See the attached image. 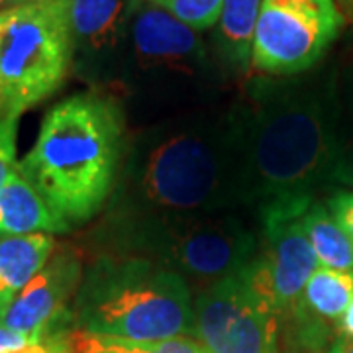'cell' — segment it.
I'll list each match as a JSON object with an SVG mask.
<instances>
[{
    "mask_svg": "<svg viewBox=\"0 0 353 353\" xmlns=\"http://www.w3.org/2000/svg\"><path fill=\"white\" fill-rule=\"evenodd\" d=\"M238 134L241 202L259 214L308 206L314 190L341 176L326 94L281 77H257L232 110Z\"/></svg>",
    "mask_w": 353,
    "mask_h": 353,
    "instance_id": "1",
    "label": "cell"
},
{
    "mask_svg": "<svg viewBox=\"0 0 353 353\" xmlns=\"http://www.w3.org/2000/svg\"><path fill=\"white\" fill-rule=\"evenodd\" d=\"M110 222L145 216L222 214L243 206L232 112L145 132L122 161Z\"/></svg>",
    "mask_w": 353,
    "mask_h": 353,
    "instance_id": "2",
    "label": "cell"
},
{
    "mask_svg": "<svg viewBox=\"0 0 353 353\" xmlns=\"http://www.w3.org/2000/svg\"><path fill=\"white\" fill-rule=\"evenodd\" d=\"M124 161V114L112 97L79 92L51 106L20 169L69 226L97 216Z\"/></svg>",
    "mask_w": 353,
    "mask_h": 353,
    "instance_id": "3",
    "label": "cell"
},
{
    "mask_svg": "<svg viewBox=\"0 0 353 353\" xmlns=\"http://www.w3.org/2000/svg\"><path fill=\"white\" fill-rule=\"evenodd\" d=\"M77 328L132 341L194 336L190 285L148 257L102 253L75 296Z\"/></svg>",
    "mask_w": 353,
    "mask_h": 353,
    "instance_id": "4",
    "label": "cell"
},
{
    "mask_svg": "<svg viewBox=\"0 0 353 353\" xmlns=\"http://www.w3.org/2000/svg\"><path fill=\"white\" fill-rule=\"evenodd\" d=\"M122 253L148 257L189 285L208 289L240 273L257 255V238L234 212L145 216L112 222Z\"/></svg>",
    "mask_w": 353,
    "mask_h": 353,
    "instance_id": "5",
    "label": "cell"
},
{
    "mask_svg": "<svg viewBox=\"0 0 353 353\" xmlns=\"http://www.w3.org/2000/svg\"><path fill=\"white\" fill-rule=\"evenodd\" d=\"M73 39L63 0H26L0 10V116L20 118L65 83Z\"/></svg>",
    "mask_w": 353,
    "mask_h": 353,
    "instance_id": "6",
    "label": "cell"
},
{
    "mask_svg": "<svg viewBox=\"0 0 353 353\" xmlns=\"http://www.w3.org/2000/svg\"><path fill=\"white\" fill-rule=\"evenodd\" d=\"M343 26L336 0H263L252 69L265 77L301 75L324 57Z\"/></svg>",
    "mask_w": 353,
    "mask_h": 353,
    "instance_id": "7",
    "label": "cell"
},
{
    "mask_svg": "<svg viewBox=\"0 0 353 353\" xmlns=\"http://www.w3.org/2000/svg\"><path fill=\"white\" fill-rule=\"evenodd\" d=\"M194 338L210 353H281L277 310L253 287L248 267L196 294Z\"/></svg>",
    "mask_w": 353,
    "mask_h": 353,
    "instance_id": "8",
    "label": "cell"
},
{
    "mask_svg": "<svg viewBox=\"0 0 353 353\" xmlns=\"http://www.w3.org/2000/svg\"><path fill=\"white\" fill-rule=\"evenodd\" d=\"M308 206H283L259 214L263 253H257L248 265V275L279 316L296 310L308 279L318 269L316 253L303 228V212Z\"/></svg>",
    "mask_w": 353,
    "mask_h": 353,
    "instance_id": "9",
    "label": "cell"
},
{
    "mask_svg": "<svg viewBox=\"0 0 353 353\" xmlns=\"http://www.w3.org/2000/svg\"><path fill=\"white\" fill-rule=\"evenodd\" d=\"M83 265L71 245H55V250L36 277L16 296L0 326L39 341L61 332L59 324L69 316V303L75 301Z\"/></svg>",
    "mask_w": 353,
    "mask_h": 353,
    "instance_id": "10",
    "label": "cell"
},
{
    "mask_svg": "<svg viewBox=\"0 0 353 353\" xmlns=\"http://www.w3.org/2000/svg\"><path fill=\"white\" fill-rule=\"evenodd\" d=\"M130 36L134 55L143 69L190 73L204 59L196 30L148 0H139L130 22Z\"/></svg>",
    "mask_w": 353,
    "mask_h": 353,
    "instance_id": "11",
    "label": "cell"
},
{
    "mask_svg": "<svg viewBox=\"0 0 353 353\" xmlns=\"http://www.w3.org/2000/svg\"><path fill=\"white\" fill-rule=\"evenodd\" d=\"M75 51L101 55L122 39L139 0H63Z\"/></svg>",
    "mask_w": 353,
    "mask_h": 353,
    "instance_id": "12",
    "label": "cell"
},
{
    "mask_svg": "<svg viewBox=\"0 0 353 353\" xmlns=\"http://www.w3.org/2000/svg\"><path fill=\"white\" fill-rule=\"evenodd\" d=\"M71 226L59 218L48 201L41 196L20 165L0 190V238L32 236V234H65Z\"/></svg>",
    "mask_w": 353,
    "mask_h": 353,
    "instance_id": "13",
    "label": "cell"
},
{
    "mask_svg": "<svg viewBox=\"0 0 353 353\" xmlns=\"http://www.w3.org/2000/svg\"><path fill=\"white\" fill-rule=\"evenodd\" d=\"M55 245L50 234L0 238V322L16 296L48 263Z\"/></svg>",
    "mask_w": 353,
    "mask_h": 353,
    "instance_id": "14",
    "label": "cell"
},
{
    "mask_svg": "<svg viewBox=\"0 0 353 353\" xmlns=\"http://www.w3.org/2000/svg\"><path fill=\"white\" fill-rule=\"evenodd\" d=\"M263 0H224L218 18V50L234 71L252 69L253 39Z\"/></svg>",
    "mask_w": 353,
    "mask_h": 353,
    "instance_id": "15",
    "label": "cell"
},
{
    "mask_svg": "<svg viewBox=\"0 0 353 353\" xmlns=\"http://www.w3.org/2000/svg\"><path fill=\"white\" fill-rule=\"evenodd\" d=\"M353 299V271L318 267L304 287L301 303L292 314L304 322L340 320Z\"/></svg>",
    "mask_w": 353,
    "mask_h": 353,
    "instance_id": "16",
    "label": "cell"
},
{
    "mask_svg": "<svg viewBox=\"0 0 353 353\" xmlns=\"http://www.w3.org/2000/svg\"><path fill=\"white\" fill-rule=\"evenodd\" d=\"M303 228L320 267L353 271V241L330 214L328 206L312 202L303 212Z\"/></svg>",
    "mask_w": 353,
    "mask_h": 353,
    "instance_id": "17",
    "label": "cell"
},
{
    "mask_svg": "<svg viewBox=\"0 0 353 353\" xmlns=\"http://www.w3.org/2000/svg\"><path fill=\"white\" fill-rule=\"evenodd\" d=\"M67 353H210L194 336H176L157 341H132L88 334L83 330L65 332Z\"/></svg>",
    "mask_w": 353,
    "mask_h": 353,
    "instance_id": "18",
    "label": "cell"
},
{
    "mask_svg": "<svg viewBox=\"0 0 353 353\" xmlns=\"http://www.w3.org/2000/svg\"><path fill=\"white\" fill-rule=\"evenodd\" d=\"M152 2L173 14L183 24H187L196 32H202L218 22L224 0H152Z\"/></svg>",
    "mask_w": 353,
    "mask_h": 353,
    "instance_id": "19",
    "label": "cell"
},
{
    "mask_svg": "<svg viewBox=\"0 0 353 353\" xmlns=\"http://www.w3.org/2000/svg\"><path fill=\"white\" fill-rule=\"evenodd\" d=\"M16 136H18V118L0 116V190L16 167Z\"/></svg>",
    "mask_w": 353,
    "mask_h": 353,
    "instance_id": "20",
    "label": "cell"
},
{
    "mask_svg": "<svg viewBox=\"0 0 353 353\" xmlns=\"http://www.w3.org/2000/svg\"><path fill=\"white\" fill-rule=\"evenodd\" d=\"M330 214L353 241V192H338L328 201Z\"/></svg>",
    "mask_w": 353,
    "mask_h": 353,
    "instance_id": "21",
    "label": "cell"
},
{
    "mask_svg": "<svg viewBox=\"0 0 353 353\" xmlns=\"http://www.w3.org/2000/svg\"><path fill=\"white\" fill-rule=\"evenodd\" d=\"M4 353H67V343H65V332L51 334L48 338L39 341H28L22 347L8 350Z\"/></svg>",
    "mask_w": 353,
    "mask_h": 353,
    "instance_id": "22",
    "label": "cell"
},
{
    "mask_svg": "<svg viewBox=\"0 0 353 353\" xmlns=\"http://www.w3.org/2000/svg\"><path fill=\"white\" fill-rule=\"evenodd\" d=\"M28 341L32 340H28L24 336L16 334V332H10L8 328L0 326V353L8 352V350H16V347H22Z\"/></svg>",
    "mask_w": 353,
    "mask_h": 353,
    "instance_id": "23",
    "label": "cell"
},
{
    "mask_svg": "<svg viewBox=\"0 0 353 353\" xmlns=\"http://www.w3.org/2000/svg\"><path fill=\"white\" fill-rule=\"evenodd\" d=\"M338 330H340V336L353 338V299L352 303L347 304L345 312H343L340 320H338Z\"/></svg>",
    "mask_w": 353,
    "mask_h": 353,
    "instance_id": "24",
    "label": "cell"
},
{
    "mask_svg": "<svg viewBox=\"0 0 353 353\" xmlns=\"http://www.w3.org/2000/svg\"><path fill=\"white\" fill-rule=\"evenodd\" d=\"M328 353H353V338H345L340 336L338 340L330 345Z\"/></svg>",
    "mask_w": 353,
    "mask_h": 353,
    "instance_id": "25",
    "label": "cell"
},
{
    "mask_svg": "<svg viewBox=\"0 0 353 353\" xmlns=\"http://www.w3.org/2000/svg\"><path fill=\"white\" fill-rule=\"evenodd\" d=\"M336 4L341 6V14L353 20V0H336Z\"/></svg>",
    "mask_w": 353,
    "mask_h": 353,
    "instance_id": "26",
    "label": "cell"
},
{
    "mask_svg": "<svg viewBox=\"0 0 353 353\" xmlns=\"http://www.w3.org/2000/svg\"><path fill=\"white\" fill-rule=\"evenodd\" d=\"M20 2H26V0H2V8H8L12 4H20Z\"/></svg>",
    "mask_w": 353,
    "mask_h": 353,
    "instance_id": "27",
    "label": "cell"
},
{
    "mask_svg": "<svg viewBox=\"0 0 353 353\" xmlns=\"http://www.w3.org/2000/svg\"><path fill=\"white\" fill-rule=\"evenodd\" d=\"M285 353H304V352H299V350H289V352H285Z\"/></svg>",
    "mask_w": 353,
    "mask_h": 353,
    "instance_id": "28",
    "label": "cell"
},
{
    "mask_svg": "<svg viewBox=\"0 0 353 353\" xmlns=\"http://www.w3.org/2000/svg\"><path fill=\"white\" fill-rule=\"evenodd\" d=\"M0 10H2V0H0Z\"/></svg>",
    "mask_w": 353,
    "mask_h": 353,
    "instance_id": "29",
    "label": "cell"
},
{
    "mask_svg": "<svg viewBox=\"0 0 353 353\" xmlns=\"http://www.w3.org/2000/svg\"><path fill=\"white\" fill-rule=\"evenodd\" d=\"M148 2H152V0H148Z\"/></svg>",
    "mask_w": 353,
    "mask_h": 353,
    "instance_id": "30",
    "label": "cell"
}]
</instances>
